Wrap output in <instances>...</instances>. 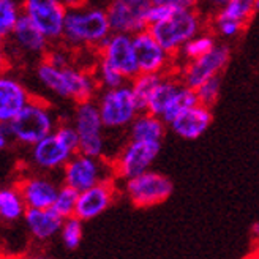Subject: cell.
Instances as JSON below:
<instances>
[{
	"mask_svg": "<svg viewBox=\"0 0 259 259\" xmlns=\"http://www.w3.org/2000/svg\"><path fill=\"white\" fill-rule=\"evenodd\" d=\"M63 5L67 7V10H74V8H81L85 5V0H62Z\"/></svg>",
	"mask_w": 259,
	"mask_h": 259,
	"instance_id": "obj_40",
	"label": "cell"
},
{
	"mask_svg": "<svg viewBox=\"0 0 259 259\" xmlns=\"http://www.w3.org/2000/svg\"><path fill=\"white\" fill-rule=\"evenodd\" d=\"M73 125L79 133V152L89 157L101 158L105 153V139H103L105 123L101 120L97 101L89 100L77 103Z\"/></svg>",
	"mask_w": 259,
	"mask_h": 259,
	"instance_id": "obj_6",
	"label": "cell"
},
{
	"mask_svg": "<svg viewBox=\"0 0 259 259\" xmlns=\"http://www.w3.org/2000/svg\"><path fill=\"white\" fill-rule=\"evenodd\" d=\"M19 259H51V257H48V256H43V254H29V256L19 257Z\"/></svg>",
	"mask_w": 259,
	"mask_h": 259,
	"instance_id": "obj_42",
	"label": "cell"
},
{
	"mask_svg": "<svg viewBox=\"0 0 259 259\" xmlns=\"http://www.w3.org/2000/svg\"><path fill=\"white\" fill-rule=\"evenodd\" d=\"M82 223H84L82 220L77 218L76 215L63 220V225L60 229V239L67 250H76L81 245L82 234H84Z\"/></svg>",
	"mask_w": 259,
	"mask_h": 259,
	"instance_id": "obj_32",
	"label": "cell"
},
{
	"mask_svg": "<svg viewBox=\"0 0 259 259\" xmlns=\"http://www.w3.org/2000/svg\"><path fill=\"white\" fill-rule=\"evenodd\" d=\"M125 191L136 207H152L164 202L174 191L169 177L157 171H147L125 180Z\"/></svg>",
	"mask_w": 259,
	"mask_h": 259,
	"instance_id": "obj_8",
	"label": "cell"
},
{
	"mask_svg": "<svg viewBox=\"0 0 259 259\" xmlns=\"http://www.w3.org/2000/svg\"><path fill=\"white\" fill-rule=\"evenodd\" d=\"M166 133V122L150 112H141L130 125V138L133 141L161 142Z\"/></svg>",
	"mask_w": 259,
	"mask_h": 259,
	"instance_id": "obj_22",
	"label": "cell"
},
{
	"mask_svg": "<svg viewBox=\"0 0 259 259\" xmlns=\"http://www.w3.org/2000/svg\"><path fill=\"white\" fill-rule=\"evenodd\" d=\"M174 10L169 7H164V5H152L149 10V27L153 24H158L161 21H164L166 18H169V15Z\"/></svg>",
	"mask_w": 259,
	"mask_h": 259,
	"instance_id": "obj_36",
	"label": "cell"
},
{
	"mask_svg": "<svg viewBox=\"0 0 259 259\" xmlns=\"http://www.w3.org/2000/svg\"><path fill=\"white\" fill-rule=\"evenodd\" d=\"M45 60L51 65H54V67H57V68L70 67V60H68L67 54L62 53V51H51V53L46 54Z\"/></svg>",
	"mask_w": 259,
	"mask_h": 259,
	"instance_id": "obj_38",
	"label": "cell"
},
{
	"mask_svg": "<svg viewBox=\"0 0 259 259\" xmlns=\"http://www.w3.org/2000/svg\"><path fill=\"white\" fill-rule=\"evenodd\" d=\"M22 11L49 41H56L63 36L68 10L62 0H24Z\"/></svg>",
	"mask_w": 259,
	"mask_h": 259,
	"instance_id": "obj_10",
	"label": "cell"
},
{
	"mask_svg": "<svg viewBox=\"0 0 259 259\" xmlns=\"http://www.w3.org/2000/svg\"><path fill=\"white\" fill-rule=\"evenodd\" d=\"M231 59V49L226 45H217L207 54L185 62V67L180 70V79L191 89L196 90L201 84L212 77L222 74Z\"/></svg>",
	"mask_w": 259,
	"mask_h": 259,
	"instance_id": "obj_11",
	"label": "cell"
},
{
	"mask_svg": "<svg viewBox=\"0 0 259 259\" xmlns=\"http://www.w3.org/2000/svg\"><path fill=\"white\" fill-rule=\"evenodd\" d=\"M97 105L105 128L111 130L132 125L142 112L133 94L132 84H125L117 89H105L100 94Z\"/></svg>",
	"mask_w": 259,
	"mask_h": 259,
	"instance_id": "obj_5",
	"label": "cell"
},
{
	"mask_svg": "<svg viewBox=\"0 0 259 259\" xmlns=\"http://www.w3.org/2000/svg\"><path fill=\"white\" fill-rule=\"evenodd\" d=\"M184 85L182 79H177L174 76L164 74L161 82L157 85V89L153 90L152 97L149 98L147 103V109L146 112H150L153 115H158V117H163L164 111L167 109V106L171 105V101L174 100V97L177 95V92L180 90V87Z\"/></svg>",
	"mask_w": 259,
	"mask_h": 259,
	"instance_id": "obj_23",
	"label": "cell"
},
{
	"mask_svg": "<svg viewBox=\"0 0 259 259\" xmlns=\"http://www.w3.org/2000/svg\"><path fill=\"white\" fill-rule=\"evenodd\" d=\"M62 169H63V184L73 187L79 193L109 179L105 172L106 166L103 164L101 158L89 157V155H84L81 152L74 153L71 160Z\"/></svg>",
	"mask_w": 259,
	"mask_h": 259,
	"instance_id": "obj_13",
	"label": "cell"
},
{
	"mask_svg": "<svg viewBox=\"0 0 259 259\" xmlns=\"http://www.w3.org/2000/svg\"><path fill=\"white\" fill-rule=\"evenodd\" d=\"M256 2L257 0H229V2L220 11H217L215 15L247 25V22L253 18L254 11H257Z\"/></svg>",
	"mask_w": 259,
	"mask_h": 259,
	"instance_id": "obj_27",
	"label": "cell"
},
{
	"mask_svg": "<svg viewBox=\"0 0 259 259\" xmlns=\"http://www.w3.org/2000/svg\"><path fill=\"white\" fill-rule=\"evenodd\" d=\"M212 111L204 105H196L187 111H184L180 115L169 123V128L182 139L193 141L201 138L207 128L212 123Z\"/></svg>",
	"mask_w": 259,
	"mask_h": 259,
	"instance_id": "obj_18",
	"label": "cell"
},
{
	"mask_svg": "<svg viewBox=\"0 0 259 259\" xmlns=\"http://www.w3.org/2000/svg\"><path fill=\"white\" fill-rule=\"evenodd\" d=\"M5 125L11 135V139L30 147L56 132L53 112L45 103L35 100H32L15 119Z\"/></svg>",
	"mask_w": 259,
	"mask_h": 259,
	"instance_id": "obj_4",
	"label": "cell"
},
{
	"mask_svg": "<svg viewBox=\"0 0 259 259\" xmlns=\"http://www.w3.org/2000/svg\"><path fill=\"white\" fill-rule=\"evenodd\" d=\"M18 188L27 209H51L54 205L60 187L45 177H29L22 180Z\"/></svg>",
	"mask_w": 259,
	"mask_h": 259,
	"instance_id": "obj_19",
	"label": "cell"
},
{
	"mask_svg": "<svg viewBox=\"0 0 259 259\" xmlns=\"http://www.w3.org/2000/svg\"><path fill=\"white\" fill-rule=\"evenodd\" d=\"M196 105H199L196 90L184 84L182 87H180L179 92H177V95L174 97V100L171 101V105L167 106V109L164 111L161 119L166 122V125H169L177 117V115H180L184 111H187V109H190L193 106H196Z\"/></svg>",
	"mask_w": 259,
	"mask_h": 259,
	"instance_id": "obj_26",
	"label": "cell"
},
{
	"mask_svg": "<svg viewBox=\"0 0 259 259\" xmlns=\"http://www.w3.org/2000/svg\"><path fill=\"white\" fill-rule=\"evenodd\" d=\"M256 10L259 11V0H257V2H256Z\"/></svg>",
	"mask_w": 259,
	"mask_h": 259,
	"instance_id": "obj_43",
	"label": "cell"
},
{
	"mask_svg": "<svg viewBox=\"0 0 259 259\" xmlns=\"http://www.w3.org/2000/svg\"><path fill=\"white\" fill-rule=\"evenodd\" d=\"M139 73H167L171 67V54L157 41L149 30L133 36Z\"/></svg>",
	"mask_w": 259,
	"mask_h": 259,
	"instance_id": "obj_14",
	"label": "cell"
},
{
	"mask_svg": "<svg viewBox=\"0 0 259 259\" xmlns=\"http://www.w3.org/2000/svg\"><path fill=\"white\" fill-rule=\"evenodd\" d=\"M79 191L74 190L73 187L68 185H62L59 188V194L54 201L53 209L62 217V218H70L74 217L76 213V207H77V199H79Z\"/></svg>",
	"mask_w": 259,
	"mask_h": 259,
	"instance_id": "obj_31",
	"label": "cell"
},
{
	"mask_svg": "<svg viewBox=\"0 0 259 259\" xmlns=\"http://www.w3.org/2000/svg\"><path fill=\"white\" fill-rule=\"evenodd\" d=\"M220 89H222V79H220V76L212 77V79H209L207 82L201 84L196 89V95H198L199 105L212 108L217 103L218 97H220Z\"/></svg>",
	"mask_w": 259,
	"mask_h": 259,
	"instance_id": "obj_33",
	"label": "cell"
},
{
	"mask_svg": "<svg viewBox=\"0 0 259 259\" xmlns=\"http://www.w3.org/2000/svg\"><path fill=\"white\" fill-rule=\"evenodd\" d=\"M97 49L100 51V57L109 62L128 81L135 79L139 74V67H138L132 35L112 32L100 43Z\"/></svg>",
	"mask_w": 259,
	"mask_h": 259,
	"instance_id": "obj_12",
	"label": "cell"
},
{
	"mask_svg": "<svg viewBox=\"0 0 259 259\" xmlns=\"http://www.w3.org/2000/svg\"><path fill=\"white\" fill-rule=\"evenodd\" d=\"M32 101L29 90L16 77H0V122L8 123Z\"/></svg>",
	"mask_w": 259,
	"mask_h": 259,
	"instance_id": "obj_17",
	"label": "cell"
},
{
	"mask_svg": "<svg viewBox=\"0 0 259 259\" xmlns=\"http://www.w3.org/2000/svg\"><path fill=\"white\" fill-rule=\"evenodd\" d=\"M73 155L74 152L57 136L56 132L32 146V161L38 167L48 171L63 167Z\"/></svg>",
	"mask_w": 259,
	"mask_h": 259,
	"instance_id": "obj_16",
	"label": "cell"
},
{
	"mask_svg": "<svg viewBox=\"0 0 259 259\" xmlns=\"http://www.w3.org/2000/svg\"><path fill=\"white\" fill-rule=\"evenodd\" d=\"M24 15L16 0H0V36L8 38Z\"/></svg>",
	"mask_w": 259,
	"mask_h": 259,
	"instance_id": "obj_29",
	"label": "cell"
},
{
	"mask_svg": "<svg viewBox=\"0 0 259 259\" xmlns=\"http://www.w3.org/2000/svg\"><path fill=\"white\" fill-rule=\"evenodd\" d=\"M56 133L74 153L79 152V133H77V130L74 128V125L62 123V125H59L56 128Z\"/></svg>",
	"mask_w": 259,
	"mask_h": 259,
	"instance_id": "obj_35",
	"label": "cell"
},
{
	"mask_svg": "<svg viewBox=\"0 0 259 259\" xmlns=\"http://www.w3.org/2000/svg\"><path fill=\"white\" fill-rule=\"evenodd\" d=\"M153 5H164L172 10H187L196 8L199 5V0H152Z\"/></svg>",
	"mask_w": 259,
	"mask_h": 259,
	"instance_id": "obj_37",
	"label": "cell"
},
{
	"mask_svg": "<svg viewBox=\"0 0 259 259\" xmlns=\"http://www.w3.org/2000/svg\"><path fill=\"white\" fill-rule=\"evenodd\" d=\"M36 77L49 92L60 98H68L76 103L92 100L97 94L98 82L94 74L74 67L57 68L43 60L36 68Z\"/></svg>",
	"mask_w": 259,
	"mask_h": 259,
	"instance_id": "obj_1",
	"label": "cell"
},
{
	"mask_svg": "<svg viewBox=\"0 0 259 259\" xmlns=\"http://www.w3.org/2000/svg\"><path fill=\"white\" fill-rule=\"evenodd\" d=\"M164 74H161V73H139L135 79L130 81L132 89H133V94L136 97V101L139 105V109L142 112H146L149 98L152 97L153 90L157 89V85L161 82Z\"/></svg>",
	"mask_w": 259,
	"mask_h": 259,
	"instance_id": "obj_25",
	"label": "cell"
},
{
	"mask_svg": "<svg viewBox=\"0 0 259 259\" xmlns=\"http://www.w3.org/2000/svg\"><path fill=\"white\" fill-rule=\"evenodd\" d=\"M160 150L161 142L130 139L114 163V172L123 180L144 174L150 169L152 163L157 160Z\"/></svg>",
	"mask_w": 259,
	"mask_h": 259,
	"instance_id": "obj_9",
	"label": "cell"
},
{
	"mask_svg": "<svg viewBox=\"0 0 259 259\" xmlns=\"http://www.w3.org/2000/svg\"><path fill=\"white\" fill-rule=\"evenodd\" d=\"M202 16L204 15L196 8L174 10L169 18L150 25L149 32L171 56H177L191 38L202 32Z\"/></svg>",
	"mask_w": 259,
	"mask_h": 259,
	"instance_id": "obj_3",
	"label": "cell"
},
{
	"mask_svg": "<svg viewBox=\"0 0 259 259\" xmlns=\"http://www.w3.org/2000/svg\"><path fill=\"white\" fill-rule=\"evenodd\" d=\"M25 225L33 239L45 242L60 232L63 220L53 207L51 209H27L24 215Z\"/></svg>",
	"mask_w": 259,
	"mask_h": 259,
	"instance_id": "obj_20",
	"label": "cell"
},
{
	"mask_svg": "<svg viewBox=\"0 0 259 259\" xmlns=\"http://www.w3.org/2000/svg\"><path fill=\"white\" fill-rule=\"evenodd\" d=\"M108 11L100 7H81L67 11L63 40L70 46H95L111 35Z\"/></svg>",
	"mask_w": 259,
	"mask_h": 259,
	"instance_id": "obj_2",
	"label": "cell"
},
{
	"mask_svg": "<svg viewBox=\"0 0 259 259\" xmlns=\"http://www.w3.org/2000/svg\"><path fill=\"white\" fill-rule=\"evenodd\" d=\"M10 36L13 38V41H15V45L21 51H24V53H27V54H32V56L46 54L48 46H49V40L43 35V32L38 29L32 22V19L27 18L25 15L21 16L15 30H13V33Z\"/></svg>",
	"mask_w": 259,
	"mask_h": 259,
	"instance_id": "obj_21",
	"label": "cell"
},
{
	"mask_svg": "<svg viewBox=\"0 0 259 259\" xmlns=\"http://www.w3.org/2000/svg\"><path fill=\"white\" fill-rule=\"evenodd\" d=\"M114 194H115V187L111 179L103 180L98 185L81 191L74 215L77 218H81L82 222H89V220L100 217L112 204Z\"/></svg>",
	"mask_w": 259,
	"mask_h": 259,
	"instance_id": "obj_15",
	"label": "cell"
},
{
	"mask_svg": "<svg viewBox=\"0 0 259 259\" xmlns=\"http://www.w3.org/2000/svg\"><path fill=\"white\" fill-rule=\"evenodd\" d=\"M251 236L259 239V222L253 223V226H251Z\"/></svg>",
	"mask_w": 259,
	"mask_h": 259,
	"instance_id": "obj_41",
	"label": "cell"
},
{
	"mask_svg": "<svg viewBox=\"0 0 259 259\" xmlns=\"http://www.w3.org/2000/svg\"><path fill=\"white\" fill-rule=\"evenodd\" d=\"M94 76H95L98 85H101L103 89H117L120 85L128 84L126 77L119 70H115L109 62H106L101 57H100V62L95 68Z\"/></svg>",
	"mask_w": 259,
	"mask_h": 259,
	"instance_id": "obj_30",
	"label": "cell"
},
{
	"mask_svg": "<svg viewBox=\"0 0 259 259\" xmlns=\"http://www.w3.org/2000/svg\"><path fill=\"white\" fill-rule=\"evenodd\" d=\"M27 212V205L22 198L19 188H2L0 190V217L5 222H16Z\"/></svg>",
	"mask_w": 259,
	"mask_h": 259,
	"instance_id": "obj_24",
	"label": "cell"
},
{
	"mask_svg": "<svg viewBox=\"0 0 259 259\" xmlns=\"http://www.w3.org/2000/svg\"><path fill=\"white\" fill-rule=\"evenodd\" d=\"M229 2V0H199V5L204 7V13L205 15H215L217 11L222 10L226 4Z\"/></svg>",
	"mask_w": 259,
	"mask_h": 259,
	"instance_id": "obj_39",
	"label": "cell"
},
{
	"mask_svg": "<svg viewBox=\"0 0 259 259\" xmlns=\"http://www.w3.org/2000/svg\"><path fill=\"white\" fill-rule=\"evenodd\" d=\"M152 0H111L108 5V18L114 33L138 35L149 30V10Z\"/></svg>",
	"mask_w": 259,
	"mask_h": 259,
	"instance_id": "obj_7",
	"label": "cell"
},
{
	"mask_svg": "<svg viewBox=\"0 0 259 259\" xmlns=\"http://www.w3.org/2000/svg\"><path fill=\"white\" fill-rule=\"evenodd\" d=\"M215 46H217L215 36L212 33L201 32V33H198L194 38H191V40L182 49H180L179 56L182 57L185 62H190V60H194V59H198V57L207 54Z\"/></svg>",
	"mask_w": 259,
	"mask_h": 259,
	"instance_id": "obj_28",
	"label": "cell"
},
{
	"mask_svg": "<svg viewBox=\"0 0 259 259\" xmlns=\"http://www.w3.org/2000/svg\"><path fill=\"white\" fill-rule=\"evenodd\" d=\"M212 27H213L215 33H218L220 36H223V38H234V36H237L245 29V24L215 15L212 18Z\"/></svg>",
	"mask_w": 259,
	"mask_h": 259,
	"instance_id": "obj_34",
	"label": "cell"
}]
</instances>
